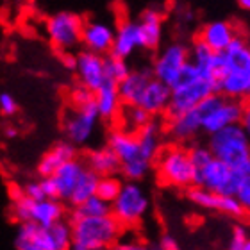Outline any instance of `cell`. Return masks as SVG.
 Listing matches in <instances>:
<instances>
[{"label": "cell", "mask_w": 250, "mask_h": 250, "mask_svg": "<svg viewBox=\"0 0 250 250\" xmlns=\"http://www.w3.org/2000/svg\"><path fill=\"white\" fill-rule=\"evenodd\" d=\"M222 68L216 79V91L224 99L245 102L250 99V42L238 36L225 52L220 54Z\"/></svg>", "instance_id": "1"}, {"label": "cell", "mask_w": 250, "mask_h": 250, "mask_svg": "<svg viewBox=\"0 0 250 250\" xmlns=\"http://www.w3.org/2000/svg\"><path fill=\"white\" fill-rule=\"evenodd\" d=\"M72 247L70 250H107L124 236V227L113 216L70 218Z\"/></svg>", "instance_id": "2"}, {"label": "cell", "mask_w": 250, "mask_h": 250, "mask_svg": "<svg viewBox=\"0 0 250 250\" xmlns=\"http://www.w3.org/2000/svg\"><path fill=\"white\" fill-rule=\"evenodd\" d=\"M216 93H218L216 79L206 75L193 66L191 62H188L175 86H172V97H170L167 116L170 118V116L183 115L186 111L197 107L202 100Z\"/></svg>", "instance_id": "3"}, {"label": "cell", "mask_w": 250, "mask_h": 250, "mask_svg": "<svg viewBox=\"0 0 250 250\" xmlns=\"http://www.w3.org/2000/svg\"><path fill=\"white\" fill-rule=\"evenodd\" d=\"M208 146L214 159L224 163L241 177L250 175V140L240 125L211 134Z\"/></svg>", "instance_id": "4"}, {"label": "cell", "mask_w": 250, "mask_h": 250, "mask_svg": "<svg viewBox=\"0 0 250 250\" xmlns=\"http://www.w3.org/2000/svg\"><path fill=\"white\" fill-rule=\"evenodd\" d=\"M156 173L159 183L177 189H189L193 188L195 181V168L191 165L188 148L184 145H172L163 146L156 163Z\"/></svg>", "instance_id": "5"}, {"label": "cell", "mask_w": 250, "mask_h": 250, "mask_svg": "<svg viewBox=\"0 0 250 250\" xmlns=\"http://www.w3.org/2000/svg\"><path fill=\"white\" fill-rule=\"evenodd\" d=\"M107 146L115 152L120 161V173L129 183H138L146 177L152 170V163L141 157L140 143L136 132H129L124 129H115L107 136Z\"/></svg>", "instance_id": "6"}, {"label": "cell", "mask_w": 250, "mask_h": 250, "mask_svg": "<svg viewBox=\"0 0 250 250\" xmlns=\"http://www.w3.org/2000/svg\"><path fill=\"white\" fill-rule=\"evenodd\" d=\"M150 211V198L140 183H122L118 197L111 204V216L124 227L130 229L143 222Z\"/></svg>", "instance_id": "7"}, {"label": "cell", "mask_w": 250, "mask_h": 250, "mask_svg": "<svg viewBox=\"0 0 250 250\" xmlns=\"http://www.w3.org/2000/svg\"><path fill=\"white\" fill-rule=\"evenodd\" d=\"M224 99L222 95H211L206 100H202L197 107L186 111L183 115L170 116L165 125L167 136L173 143L177 145H184V143H191L197 140V134L202 130L204 118L208 116L209 111H213L216 105L220 104V100Z\"/></svg>", "instance_id": "8"}, {"label": "cell", "mask_w": 250, "mask_h": 250, "mask_svg": "<svg viewBox=\"0 0 250 250\" xmlns=\"http://www.w3.org/2000/svg\"><path fill=\"white\" fill-rule=\"evenodd\" d=\"M11 213L20 224H34L38 227H50L62 222L64 206L59 200H31L21 193L18 198H13Z\"/></svg>", "instance_id": "9"}, {"label": "cell", "mask_w": 250, "mask_h": 250, "mask_svg": "<svg viewBox=\"0 0 250 250\" xmlns=\"http://www.w3.org/2000/svg\"><path fill=\"white\" fill-rule=\"evenodd\" d=\"M84 20L83 16L73 11H58L47 18L45 29L47 36L56 50H61L62 54L70 52L81 43L83 36Z\"/></svg>", "instance_id": "10"}, {"label": "cell", "mask_w": 250, "mask_h": 250, "mask_svg": "<svg viewBox=\"0 0 250 250\" xmlns=\"http://www.w3.org/2000/svg\"><path fill=\"white\" fill-rule=\"evenodd\" d=\"M100 116L97 113L95 102L81 107L70 105L62 116V130L66 134V141L75 145H86L95 134Z\"/></svg>", "instance_id": "11"}, {"label": "cell", "mask_w": 250, "mask_h": 250, "mask_svg": "<svg viewBox=\"0 0 250 250\" xmlns=\"http://www.w3.org/2000/svg\"><path fill=\"white\" fill-rule=\"evenodd\" d=\"M188 62H189V47L181 42H175L157 52L150 66V72L154 79L172 88L179 81Z\"/></svg>", "instance_id": "12"}, {"label": "cell", "mask_w": 250, "mask_h": 250, "mask_svg": "<svg viewBox=\"0 0 250 250\" xmlns=\"http://www.w3.org/2000/svg\"><path fill=\"white\" fill-rule=\"evenodd\" d=\"M241 181H243L241 175L232 172L229 167H225L224 163H220L218 159H213L208 167L195 172L193 186L202 188V189L211 193H218V195L234 197Z\"/></svg>", "instance_id": "13"}, {"label": "cell", "mask_w": 250, "mask_h": 250, "mask_svg": "<svg viewBox=\"0 0 250 250\" xmlns=\"http://www.w3.org/2000/svg\"><path fill=\"white\" fill-rule=\"evenodd\" d=\"M75 73L79 79V86L97 91L102 84L107 81L105 79V66H104V56L81 50L75 56Z\"/></svg>", "instance_id": "14"}, {"label": "cell", "mask_w": 250, "mask_h": 250, "mask_svg": "<svg viewBox=\"0 0 250 250\" xmlns=\"http://www.w3.org/2000/svg\"><path fill=\"white\" fill-rule=\"evenodd\" d=\"M188 198H189L197 208L206 209V211L222 213V214H227V216H234V218H240V216L245 214L234 197L206 191L202 188H195V186L189 188V189H188Z\"/></svg>", "instance_id": "15"}, {"label": "cell", "mask_w": 250, "mask_h": 250, "mask_svg": "<svg viewBox=\"0 0 250 250\" xmlns=\"http://www.w3.org/2000/svg\"><path fill=\"white\" fill-rule=\"evenodd\" d=\"M113 40H115V27L109 25L107 21L102 20H86L83 27V36L81 43L84 45V50L99 56L111 54L113 48Z\"/></svg>", "instance_id": "16"}, {"label": "cell", "mask_w": 250, "mask_h": 250, "mask_svg": "<svg viewBox=\"0 0 250 250\" xmlns=\"http://www.w3.org/2000/svg\"><path fill=\"white\" fill-rule=\"evenodd\" d=\"M238 36L240 34L236 31V27L229 20H211L204 23L202 29L198 31L197 40L202 42L214 54H222Z\"/></svg>", "instance_id": "17"}, {"label": "cell", "mask_w": 250, "mask_h": 250, "mask_svg": "<svg viewBox=\"0 0 250 250\" xmlns=\"http://www.w3.org/2000/svg\"><path fill=\"white\" fill-rule=\"evenodd\" d=\"M241 109H243V102L230 99H222L220 104L213 111H209L208 116L204 118L202 130L206 134H216L220 130L232 127V125H240L241 120Z\"/></svg>", "instance_id": "18"}, {"label": "cell", "mask_w": 250, "mask_h": 250, "mask_svg": "<svg viewBox=\"0 0 250 250\" xmlns=\"http://www.w3.org/2000/svg\"><path fill=\"white\" fill-rule=\"evenodd\" d=\"M140 40L141 48L145 50H156L163 42V32H165V13L157 7H146L141 11L140 21Z\"/></svg>", "instance_id": "19"}, {"label": "cell", "mask_w": 250, "mask_h": 250, "mask_svg": "<svg viewBox=\"0 0 250 250\" xmlns=\"http://www.w3.org/2000/svg\"><path fill=\"white\" fill-rule=\"evenodd\" d=\"M32 238L43 250H70L72 247V230L64 220L50 227H38L32 224Z\"/></svg>", "instance_id": "20"}, {"label": "cell", "mask_w": 250, "mask_h": 250, "mask_svg": "<svg viewBox=\"0 0 250 250\" xmlns=\"http://www.w3.org/2000/svg\"><path fill=\"white\" fill-rule=\"evenodd\" d=\"M170 97H172V88L157 79H152L141 95L138 107H141L152 118H157L161 115H167Z\"/></svg>", "instance_id": "21"}, {"label": "cell", "mask_w": 250, "mask_h": 250, "mask_svg": "<svg viewBox=\"0 0 250 250\" xmlns=\"http://www.w3.org/2000/svg\"><path fill=\"white\" fill-rule=\"evenodd\" d=\"M141 48L140 40V27L134 20H122L115 29V40H113V48L111 56L120 59L130 58L132 54Z\"/></svg>", "instance_id": "22"}, {"label": "cell", "mask_w": 250, "mask_h": 250, "mask_svg": "<svg viewBox=\"0 0 250 250\" xmlns=\"http://www.w3.org/2000/svg\"><path fill=\"white\" fill-rule=\"evenodd\" d=\"M154 75H152L150 68H138V70H130L127 77L118 83V95L124 105H138L140 99L145 88L148 86Z\"/></svg>", "instance_id": "23"}, {"label": "cell", "mask_w": 250, "mask_h": 250, "mask_svg": "<svg viewBox=\"0 0 250 250\" xmlns=\"http://www.w3.org/2000/svg\"><path fill=\"white\" fill-rule=\"evenodd\" d=\"M84 170H86V163L75 157L72 161L64 163L58 172L50 177L54 186H56V191H58L59 202H61V200H66V202L70 200L73 189H75V186H77V183H79V177L83 175Z\"/></svg>", "instance_id": "24"}, {"label": "cell", "mask_w": 250, "mask_h": 250, "mask_svg": "<svg viewBox=\"0 0 250 250\" xmlns=\"http://www.w3.org/2000/svg\"><path fill=\"white\" fill-rule=\"evenodd\" d=\"M75 157H77V148L68 141H59L42 156L38 163V173L42 179L52 177L64 163L72 161Z\"/></svg>", "instance_id": "25"}, {"label": "cell", "mask_w": 250, "mask_h": 250, "mask_svg": "<svg viewBox=\"0 0 250 250\" xmlns=\"http://www.w3.org/2000/svg\"><path fill=\"white\" fill-rule=\"evenodd\" d=\"M163 127L159 118H150V122L136 132L138 143H140L141 157L148 163H156L157 156L163 148Z\"/></svg>", "instance_id": "26"}, {"label": "cell", "mask_w": 250, "mask_h": 250, "mask_svg": "<svg viewBox=\"0 0 250 250\" xmlns=\"http://www.w3.org/2000/svg\"><path fill=\"white\" fill-rule=\"evenodd\" d=\"M95 107L102 120H116L122 111V100L118 95V84L105 81L93 93Z\"/></svg>", "instance_id": "27"}, {"label": "cell", "mask_w": 250, "mask_h": 250, "mask_svg": "<svg viewBox=\"0 0 250 250\" xmlns=\"http://www.w3.org/2000/svg\"><path fill=\"white\" fill-rule=\"evenodd\" d=\"M84 163H86V168L97 173L99 177H111L120 173V161L107 145L89 150Z\"/></svg>", "instance_id": "28"}, {"label": "cell", "mask_w": 250, "mask_h": 250, "mask_svg": "<svg viewBox=\"0 0 250 250\" xmlns=\"http://www.w3.org/2000/svg\"><path fill=\"white\" fill-rule=\"evenodd\" d=\"M97 184H99V175L86 168L83 172V175L79 177V183H77V186H75V189H73L68 204H70L72 208H77V206H81L83 202H86V200H89L91 197H95V195H97Z\"/></svg>", "instance_id": "29"}, {"label": "cell", "mask_w": 250, "mask_h": 250, "mask_svg": "<svg viewBox=\"0 0 250 250\" xmlns=\"http://www.w3.org/2000/svg\"><path fill=\"white\" fill-rule=\"evenodd\" d=\"M118 118L122 120L120 129L129 130V132H138L140 129H143L152 116H148L145 111L138 107V105H122V111Z\"/></svg>", "instance_id": "30"}, {"label": "cell", "mask_w": 250, "mask_h": 250, "mask_svg": "<svg viewBox=\"0 0 250 250\" xmlns=\"http://www.w3.org/2000/svg\"><path fill=\"white\" fill-rule=\"evenodd\" d=\"M109 214H111V204L100 200L95 195V197L83 202L81 206L73 208L70 218H99V216H109Z\"/></svg>", "instance_id": "31"}, {"label": "cell", "mask_w": 250, "mask_h": 250, "mask_svg": "<svg viewBox=\"0 0 250 250\" xmlns=\"http://www.w3.org/2000/svg\"><path fill=\"white\" fill-rule=\"evenodd\" d=\"M104 66H105V79L111 83H122L127 75L130 73V66L127 59L115 58V56H105L104 58Z\"/></svg>", "instance_id": "32"}, {"label": "cell", "mask_w": 250, "mask_h": 250, "mask_svg": "<svg viewBox=\"0 0 250 250\" xmlns=\"http://www.w3.org/2000/svg\"><path fill=\"white\" fill-rule=\"evenodd\" d=\"M120 188H122V181L118 177H115V175H111V177H99L97 197L107 204H113V200L120 193Z\"/></svg>", "instance_id": "33"}, {"label": "cell", "mask_w": 250, "mask_h": 250, "mask_svg": "<svg viewBox=\"0 0 250 250\" xmlns=\"http://www.w3.org/2000/svg\"><path fill=\"white\" fill-rule=\"evenodd\" d=\"M188 154H189V159H191V165H193V168H195V172L204 167H208L209 163L214 159L211 150H209V146L202 145V143H193V145L188 148Z\"/></svg>", "instance_id": "34"}, {"label": "cell", "mask_w": 250, "mask_h": 250, "mask_svg": "<svg viewBox=\"0 0 250 250\" xmlns=\"http://www.w3.org/2000/svg\"><path fill=\"white\" fill-rule=\"evenodd\" d=\"M16 250H43L32 238V224H20L15 240Z\"/></svg>", "instance_id": "35"}, {"label": "cell", "mask_w": 250, "mask_h": 250, "mask_svg": "<svg viewBox=\"0 0 250 250\" xmlns=\"http://www.w3.org/2000/svg\"><path fill=\"white\" fill-rule=\"evenodd\" d=\"M95 102L93 100V91L83 88V86H77L70 91V105L73 107H81V105H88Z\"/></svg>", "instance_id": "36"}, {"label": "cell", "mask_w": 250, "mask_h": 250, "mask_svg": "<svg viewBox=\"0 0 250 250\" xmlns=\"http://www.w3.org/2000/svg\"><path fill=\"white\" fill-rule=\"evenodd\" d=\"M234 198L241 206L243 213H250V175L243 177V181L238 186V191H236Z\"/></svg>", "instance_id": "37"}, {"label": "cell", "mask_w": 250, "mask_h": 250, "mask_svg": "<svg viewBox=\"0 0 250 250\" xmlns=\"http://www.w3.org/2000/svg\"><path fill=\"white\" fill-rule=\"evenodd\" d=\"M249 230L243 227V225H236L234 229H232V234H230V240H229V250H241L243 245L247 243L249 240Z\"/></svg>", "instance_id": "38"}, {"label": "cell", "mask_w": 250, "mask_h": 250, "mask_svg": "<svg viewBox=\"0 0 250 250\" xmlns=\"http://www.w3.org/2000/svg\"><path fill=\"white\" fill-rule=\"evenodd\" d=\"M16 111H18V102H16L15 97L11 93H7V91L0 93V115L13 116L16 115Z\"/></svg>", "instance_id": "39"}, {"label": "cell", "mask_w": 250, "mask_h": 250, "mask_svg": "<svg viewBox=\"0 0 250 250\" xmlns=\"http://www.w3.org/2000/svg\"><path fill=\"white\" fill-rule=\"evenodd\" d=\"M116 250H148V245H145L140 238H134V236H122L118 243L115 245Z\"/></svg>", "instance_id": "40"}, {"label": "cell", "mask_w": 250, "mask_h": 250, "mask_svg": "<svg viewBox=\"0 0 250 250\" xmlns=\"http://www.w3.org/2000/svg\"><path fill=\"white\" fill-rule=\"evenodd\" d=\"M21 193H23V197L31 198V200H45V195H43V191H42L40 181L27 183L25 186L21 188Z\"/></svg>", "instance_id": "41"}, {"label": "cell", "mask_w": 250, "mask_h": 250, "mask_svg": "<svg viewBox=\"0 0 250 250\" xmlns=\"http://www.w3.org/2000/svg\"><path fill=\"white\" fill-rule=\"evenodd\" d=\"M40 186H42V191L47 200H58V191H56V186H54L52 179L50 177L40 179Z\"/></svg>", "instance_id": "42"}, {"label": "cell", "mask_w": 250, "mask_h": 250, "mask_svg": "<svg viewBox=\"0 0 250 250\" xmlns=\"http://www.w3.org/2000/svg\"><path fill=\"white\" fill-rule=\"evenodd\" d=\"M240 127L243 129L247 136L250 140V99L243 102V109H241V120H240Z\"/></svg>", "instance_id": "43"}, {"label": "cell", "mask_w": 250, "mask_h": 250, "mask_svg": "<svg viewBox=\"0 0 250 250\" xmlns=\"http://www.w3.org/2000/svg\"><path fill=\"white\" fill-rule=\"evenodd\" d=\"M157 249L159 250H179V243L172 234H163L161 238H159Z\"/></svg>", "instance_id": "44"}, {"label": "cell", "mask_w": 250, "mask_h": 250, "mask_svg": "<svg viewBox=\"0 0 250 250\" xmlns=\"http://www.w3.org/2000/svg\"><path fill=\"white\" fill-rule=\"evenodd\" d=\"M62 64H64V68H68V70H73L75 72V56L70 52L66 54H62V58H61Z\"/></svg>", "instance_id": "45"}, {"label": "cell", "mask_w": 250, "mask_h": 250, "mask_svg": "<svg viewBox=\"0 0 250 250\" xmlns=\"http://www.w3.org/2000/svg\"><path fill=\"white\" fill-rule=\"evenodd\" d=\"M238 5H240L243 11H250V0H240Z\"/></svg>", "instance_id": "46"}, {"label": "cell", "mask_w": 250, "mask_h": 250, "mask_svg": "<svg viewBox=\"0 0 250 250\" xmlns=\"http://www.w3.org/2000/svg\"><path fill=\"white\" fill-rule=\"evenodd\" d=\"M241 250H250V238L247 240V243L243 245V249H241Z\"/></svg>", "instance_id": "47"}, {"label": "cell", "mask_w": 250, "mask_h": 250, "mask_svg": "<svg viewBox=\"0 0 250 250\" xmlns=\"http://www.w3.org/2000/svg\"><path fill=\"white\" fill-rule=\"evenodd\" d=\"M148 250H159L157 247H148Z\"/></svg>", "instance_id": "48"}, {"label": "cell", "mask_w": 250, "mask_h": 250, "mask_svg": "<svg viewBox=\"0 0 250 250\" xmlns=\"http://www.w3.org/2000/svg\"><path fill=\"white\" fill-rule=\"evenodd\" d=\"M107 250H116V249H115V247H113V249H107Z\"/></svg>", "instance_id": "49"}]
</instances>
